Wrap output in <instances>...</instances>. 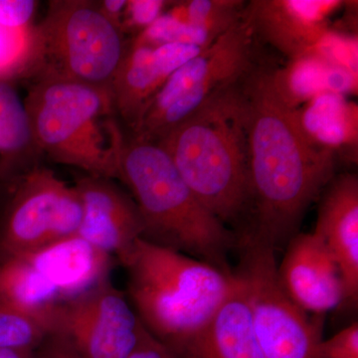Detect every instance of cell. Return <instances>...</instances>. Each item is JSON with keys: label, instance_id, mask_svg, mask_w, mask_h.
Masks as SVG:
<instances>
[{"label": "cell", "instance_id": "5b68a950", "mask_svg": "<svg viewBox=\"0 0 358 358\" xmlns=\"http://www.w3.org/2000/svg\"><path fill=\"white\" fill-rule=\"evenodd\" d=\"M28 84L25 109L43 157L115 180L126 136L110 92L76 82Z\"/></svg>", "mask_w": 358, "mask_h": 358}, {"label": "cell", "instance_id": "52a82bcc", "mask_svg": "<svg viewBox=\"0 0 358 358\" xmlns=\"http://www.w3.org/2000/svg\"><path fill=\"white\" fill-rule=\"evenodd\" d=\"M256 33L245 8L227 31L169 78L141 115L129 138L157 143L171 129L256 67Z\"/></svg>", "mask_w": 358, "mask_h": 358}, {"label": "cell", "instance_id": "ffe728a7", "mask_svg": "<svg viewBox=\"0 0 358 358\" xmlns=\"http://www.w3.org/2000/svg\"><path fill=\"white\" fill-rule=\"evenodd\" d=\"M296 110L301 129L313 145L333 154L338 150L357 152L358 109L346 96L320 94Z\"/></svg>", "mask_w": 358, "mask_h": 358}, {"label": "cell", "instance_id": "7c38bea8", "mask_svg": "<svg viewBox=\"0 0 358 358\" xmlns=\"http://www.w3.org/2000/svg\"><path fill=\"white\" fill-rule=\"evenodd\" d=\"M202 50L192 45L152 46L134 40L110 86L117 120L131 131L169 78Z\"/></svg>", "mask_w": 358, "mask_h": 358}, {"label": "cell", "instance_id": "ac0fdd59", "mask_svg": "<svg viewBox=\"0 0 358 358\" xmlns=\"http://www.w3.org/2000/svg\"><path fill=\"white\" fill-rule=\"evenodd\" d=\"M42 159L15 82L0 79V183L13 185Z\"/></svg>", "mask_w": 358, "mask_h": 358}, {"label": "cell", "instance_id": "277c9868", "mask_svg": "<svg viewBox=\"0 0 358 358\" xmlns=\"http://www.w3.org/2000/svg\"><path fill=\"white\" fill-rule=\"evenodd\" d=\"M117 179L138 206L143 239L229 271L234 234L197 199L162 148L124 136Z\"/></svg>", "mask_w": 358, "mask_h": 358}, {"label": "cell", "instance_id": "8fae6325", "mask_svg": "<svg viewBox=\"0 0 358 358\" xmlns=\"http://www.w3.org/2000/svg\"><path fill=\"white\" fill-rule=\"evenodd\" d=\"M73 185L82 204L77 235L121 263L143 235L140 212L133 197L115 179L102 176L82 174Z\"/></svg>", "mask_w": 358, "mask_h": 358}, {"label": "cell", "instance_id": "30bf717a", "mask_svg": "<svg viewBox=\"0 0 358 358\" xmlns=\"http://www.w3.org/2000/svg\"><path fill=\"white\" fill-rule=\"evenodd\" d=\"M145 329L128 296L107 280L62 301L52 327L83 358H128Z\"/></svg>", "mask_w": 358, "mask_h": 358}, {"label": "cell", "instance_id": "d6a6232c", "mask_svg": "<svg viewBox=\"0 0 358 358\" xmlns=\"http://www.w3.org/2000/svg\"><path fill=\"white\" fill-rule=\"evenodd\" d=\"M7 186L0 183V207L3 203L4 197H6Z\"/></svg>", "mask_w": 358, "mask_h": 358}, {"label": "cell", "instance_id": "7402d4cb", "mask_svg": "<svg viewBox=\"0 0 358 358\" xmlns=\"http://www.w3.org/2000/svg\"><path fill=\"white\" fill-rule=\"evenodd\" d=\"M244 11L243 2L238 0H189L178 2L167 13L216 39L239 20Z\"/></svg>", "mask_w": 358, "mask_h": 358}, {"label": "cell", "instance_id": "603a6c76", "mask_svg": "<svg viewBox=\"0 0 358 358\" xmlns=\"http://www.w3.org/2000/svg\"><path fill=\"white\" fill-rule=\"evenodd\" d=\"M49 336L38 320L0 301V350H36Z\"/></svg>", "mask_w": 358, "mask_h": 358}, {"label": "cell", "instance_id": "d4e9b609", "mask_svg": "<svg viewBox=\"0 0 358 358\" xmlns=\"http://www.w3.org/2000/svg\"><path fill=\"white\" fill-rule=\"evenodd\" d=\"M29 27L10 29L0 26V79L16 82L27 51Z\"/></svg>", "mask_w": 358, "mask_h": 358}, {"label": "cell", "instance_id": "4fadbf2b", "mask_svg": "<svg viewBox=\"0 0 358 358\" xmlns=\"http://www.w3.org/2000/svg\"><path fill=\"white\" fill-rule=\"evenodd\" d=\"M278 267L280 282L291 300L306 313H324L345 303L338 265L315 232L296 234Z\"/></svg>", "mask_w": 358, "mask_h": 358}, {"label": "cell", "instance_id": "cb8c5ba5", "mask_svg": "<svg viewBox=\"0 0 358 358\" xmlns=\"http://www.w3.org/2000/svg\"><path fill=\"white\" fill-rule=\"evenodd\" d=\"M329 64L357 74V38L329 29L310 52Z\"/></svg>", "mask_w": 358, "mask_h": 358}, {"label": "cell", "instance_id": "6da1fadb", "mask_svg": "<svg viewBox=\"0 0 358 358\" xmlns=\"http://www.w3.org/2000/svg\"><path fill=\"white\" fill-rule=\"evenodd\" d=\"M248 141L249 236L277 248L298 234L310 205L333 179L334 154L313 145L296 108L275 88L272 70L243 80Z\"/></svg>", "mask_w": 358, "mask_h": 358}, {"label": "cell", "instance_id": "1f68e13d", "mask_svg": "<svg viewBox=\"0 0 358 358\" xmlns=\"http://www.w3.org/2000/svg\"><path fill=\"white\" fill-rule=\"evenodd\" d=\"M0 358H37L35 350H0Z\"/></svg>", "mask_w": 358, "mask_h": 358}, {"label": "cell", "instance_id": "83f0119b", "mask_svg": "<svg viewBox=\"0 0 358 358\" xmlns=\"http://www.w3.org/2000/svg\"><path fill=\"white\" fill-rule=\"evenodd\" d=\"M38 2L33 0H0V26L22 29L30 26Z\"/></svg>", "mask_w": 358, "mask_h": 358}, {"label": "cell", "instance_id": "e0dca14e", "mask_svg": "<svg viewBox=\"0 0 358 358\" xmlns=\"http://www.w3.org/2000/svg\"><path fill=\"white\" fill-rule=\"evenodd\" d=\"M235 279L229 296L199 333L174 355L176 357L264 358L243 288Z\"/></svg>", "mask_w": 358, "mask_h": 358}, {"label": "cell", "instance_id": "7a4b0ae2", "mask_svg": "<svg viewBox=\"0 0 358 358\" xmlns=\"http://www.w3.org/2000/svg\"><path fill=\"white\" fill-rule=\"evenodd\" d=\"M243 80L213 96L155 143L205 208L225 225L248 211Z\"/></svg>", "mask_w": 358, "mask_h": 358}, {"label": "cell", "instance_id": "d6986e66", "mask_svg": "<svg viewBox=\"0 0 358 358\" xmlns=\"http://www.w3.org/2000/svg\"><path fill=\"white\" fill-rule=\"evenodd\" d=\"M275 88L293 108L324 93H357V74L329 64L315 54L291 59L282 69L272 70Z\"/></svg>", "mask_w": 358, "mask_h": 358}, {"label": "cell", "instance_id": "f546056e", "mask_svg": "<svg viewBox=\"0 0 358 358\" xmlns=\"http://www.w3.org/2000/svg\"><path fill=\"white\" fill-rule=\"evenodd\" d=\"M128 358H178L166 345L155 338L147 329L140 343Z\"/></svg>", "mask_w": 358, "mask_h": 358}, {"label": "cell", "instance_id": "44dd1931", "mask_svg": "<svg viewBox=\"0 0 358 358\" xmlns=\"http://www.w3.org/2000/svg\"><path fill=\"white\" fill-rule=\"evenodd\" d=\"M0 301L38 320L50 334L63 301L56 289L22 257L0 259Z\"/></svg>", "mask_w": 358, "mask_h": 358}, {"label": "cell", "instance_id": "ba28073f", "mask_svg": "<svg viewBox=\"0 0 358 358\" xmlns=\"http://www.w3.org/2000/svg\"><path fill=\"white\" fill-rule=\"evenodd\" d=\"M233 274L248 303L264 358H317L322 324L308 319L282 288L275 248L246 235Z\"/></svg>", "mask_w": 358, "mask_h": 358}, {"label": "cell", "instance_id": "4dcf8cb0", "mask_svg": "<svg viewBox=\"0 0 358 358\" xmlns=\"http://www.w3.org/2000/svg\"><path fill=\"white\" fill-rule=\"evenodd\" d=\"M99 3L102 13L121 29L122 16L128 0H103L99 1Z\"/></svg>", "mask_w": 358, "mask_h": 358}, {"label": "cell", "instance_id": "2e32d148", "mask_svg": "<svg viewBox=\"0 0 358 358\" xmlns=\"http://www.w3.org/2000/svg\"><path fill=\"white\" fill-rule=\"evenodd\" d=\"M24 258L56 289L63 301L109 280L115 259L74 235L27 254Z\"/></svg>", "mask_w": 358, "mask_h": 358}, {"label": "cell", "instance_id": "4316f807", "mask_svg": "<svg viewBox=\"0 0 358 358\" xmlns=\"http://www.w3.org/2000/svg\"><path fill=\"white\" fill-rule=\"evenodd\" d=\"M317 358H358V324L353 322L331 338L320 341Z\"/></svg>", "mask_w": 358, "mask_h": 358}, {"label": "cell", "instance_id": "5bb4252c", "mask_svg": "<svg viewBox=\"0 0 358 358\" xmlns=\"http://www.w3.org/2000/svg\"><path fill=\"white\" fill-rule=\"evenodd\" d=\"M341 0H255L246 7L256 36L291 59L307 55L329 31Z\"/></svg>", "mask_w": 358, "mask_h": 358}, {"label": "cell", "instance_id": "8992f818", "mask_svg": "<svg viewBox=\"0 0 358 358\" xmlns=\"http://www.w3.org/2000/svg\"><path fill=\"white\" fill-rule=\"evenodd\" d=\"M122 30L92 0H51L30 25L17 80L67 81L110 92L128 45Z\"/></svg>", "mask_w": 358, "mask_h": 358}, {"label": "cell", "instance_id": "9c48e42d", "mask_svg": "<svg viewBox=\"0 0 358 358\" xmlns=\"http://www.w3.org/2000/svg\"><path fill=\"white\" fill-rule=\"evenodd\" d=\"M82 204L75 186L39 166L7 186L0 207V259L27 255L78 234Z\"/></svg>", "mask_w": 358, "mask_h": 358}, {"label": "cell", "instance_id": "9a60e30c", "mask_svg": "<svg viewBox=\"0 0 358 358\" xmlns=\"http://www.w3.org/2000/svg\"><path fill=\"white\" fill-rule=\"evenodd\" d=\"M320 205L313 232L333 256L343 282L345 303L358 296V180L345 174L331 181Z\"/></svg>", "mask_w": 358, "mask_h": 358}, {"label": "cell", "instance_id": "f1b7e54d", "mask_svg": "<svg viewBox=\"0 0 358 358\" xmlns=\"http://www.w3.org/2000/svg\"><path fill=\"white\" fill-rule=\"evenodd\" d=\"M37 358H83L68 341L56 334H51L35 350Z\"/></svg>", "mask_w": 358, "mask_h": 358}, {"label": "cell", "instance_id": "3957f363", "mask_svg": "<svg viewBox=\"0 0 358 358\" xmlns=\"http://www.w3.org/2000/svg\"><path fill=\"white\" fill-rule=\"evenodd\" d=\"M121 265L134 312L173 355L211 319L236 282L230 271L143 238Z\"/></svg>", "mask_w": 358, "mask_h": 358}, {"label": "cell", "instance_id": "484cf974", "mask_svg": "<svg viewBox=\"0 0 358 358\" xmlns=\"http://www.w3.org/2000/svg\"><path fill=\"white\" fill-rule=\"evenodd\" d=\"M166 3L164 0H128L122 20V33L147 29L164 14Z\"/></svg>", "mask_w": 358, "mask_h": 358}]
</instances>
